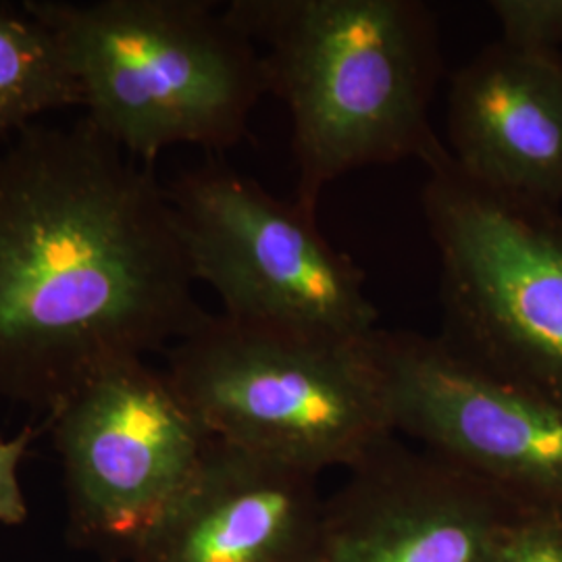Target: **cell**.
<instances>
[{
  "instance_id": "6da1fadb",
  "label": "cell",
  "mask_w": 562,
  "mask_h": 562,
  "mask_svg": "<svg viewBox=\"0 0 562 562\" xmlns=\"http://www.w3.org/2000/svg\"><path fill=\"white\" fill-rule=\"evenodd\" d=\"M167 188L90 121L0 142V396L55 413L206 319Z\"/></svg>"
},
{
  "instance_id": "7a4b0ae2",
  "label": "cell",
  "mask_w": 562,
  "mask_h": 562,
  "mask_svg": "<svg viewBox=\"0 0 562 562\" xmlns=\"http://www.w3.org/2000/svg\"><path fill=\"white\" fill-rule=\"evenodd\" d=\"M223 15L257 46L267 92L290 113L306 211L317 215L346 173L423 159L440 140L429 106L442 42L423 0H234Z\"/></svg>"
},
{
  "instance_id": "3957f363",
  "label": "cell",
  "mask_w": 562,
  "mask_h": 562,
  "mask_svg": "<svg viewBox=\"0 0 562 562\" xmlns=\"http://www.w3.org/2000/svg\"><path fill=\"white\" fill-rule=\"evenodd\" d=\"M53 32L81 109L136 161L173 146H236L267 81L257 46L213 2L27 0Z\"/></svg>"
},
{
  "instance_id": "277c9868",
  "label": "cell",
  "mask_w": 562,
  "mask_h": 562,
  "mask_svg": "<svg viewBox=\"0 0 562 562\" xmlns=\"http://www.w3.org/2000/svg\"><path fill=\"white\" fill-rule=\"evenodd\" d=\"M378 331L352 338L206 315L165 350L167 375L215 440L315 475L348 471L396 436Z\"/></svg>"
},
{
  "instance_id": "5b68a950",
  "label": "cell",
  "mask_w": 562,
  "mask_h": 562,
  "mask_svg": "<svg viewBox=\"0 0 562 562\" xmlns=\"http://www.w3.org/2000/svg\"><path fill=\"white\" fill-rule=\"evenodd\" d=\"M422 206L452 350L562 406V215L469 178L438 140Z\"/></svg>"
},
{
  "instance_id": "8992f818",
  "label": "cell",
  "mask_w": 562,
  "mask_h": 562,
  "mask_svg": "<svg viewBox=\"0 0 562 562\" xmlns=\"http://www.w3.org/2000/svg\"><path fill=\"white\" fill-rule=\"evenodd\" d=\"M194 280L236 322L364 338L380 329L361 267L317 215L250 176L209 161L167 188Z\"/></svg>"
},
{
  "instance_id": "52a82bcc",
  "label": "cell",
  "mask_w": 562,
  "mask_h": 562,
  "mask_svg": "<svg viewBox=\"0 0 562 562\" xmlns=\"http://www.w3.org/2000/svg\"><path fill=\"white\" fill-rule=\"evenodd\" d=\"M69 538L104 561H130L192 482L213 440L167 375L125 359L48 415Z\"/></svg>"
},
{
  "instance_id": "ba28073f",
  "label": "cell",
  "mask_w": 562,
  "mask_h": 562,
  "mask_svg": "<svg viewBox=\"0 0 562 562\" xmlns=\"http://www.w3.org/2000/svg\"><path fill=\"white\" fill-rule=\"evenodd\" d=\"M396 436L529 508L562 510V406L452 350L440 336L380 329Z\"/></svg>"
},
{
  "instance_id": "9c48e42d",
  "label": "cell",
  "mask_w": 562,
  "mask_h": 562,
  "mask_svg": "<svg viewBox=\"0 0 562 562\" xmlns=\"http://www.w3.org/2000/svg\"><path fill=\"white\" fill-rule=\"evenodd\" d=\"M325 496L313 562H496L529 506L398 436Z\"/></svg>"
},
{
  "instance_id": "30bf717a",
  "label": "cell",
  "mask_w": 562,
  "mask_h": 562,
  "mask_svg": "<svg viewBox=\"0 0 562 562\" xmlns=\"http://www.w3.org/2000/svg\"><path fill=\"white\" fill-rule=\"evenodd\" d=\"M323 503L319 475L213 438L134 562H313Z\"/></svg>"
},
{
  "instance_id": "8fae6325",
  "label": "cell",
  "mask_w": 562,
  "mask_h": 562,
  "mask_svg": "<svg viewBox=\"0 0 562 562\" xmlns=\"http://www.w3.org/2000/svg\"><path fill=\"white\" fill-rule=\"evenodd\" d=\"M448 153L504 194L562 202V55H527L494 42L452 76Z\"/></svg>"
},
{
  "instance_id": "7c38bea8",
  "label": "cell",
  "mask_w": 562,
  "mask_h": 562,
  "mask_svg": "<svg viewBox=\"0 0 562 562\" xmlns=\"http://www.w3.org/2000/svg\"><path fill=\"white\" fill-rule=\"evenodd\" d=\"M69 106L81 90L53 32L23 4H0V142Z\"/></svg>"
},
{
  "instance_id": "4fadbf2b",
  "label": "cell",
  "mask_w": 562,
  "mask_h": 562,
  "mask_svg": "<svg viewBox=\"0 0 562 562\" xmlns=\"http://www.w3.org/2000/svg\"><path fill=\"white\" fill-rule=\"evenodd\" d=\"M501 42L527 55H561L562 0H490Z\"/></svg>"
},
{
  "instance_id": "5bb4252c",
  "label": "cell",
  "mask_w": 562,
  "mask_h": 562,
  "mask_svg": "<svg viewBox=\"0 0 562 562\" xmlns=\"http://www.w3.org/2000/svg\"><path fill=\"white\" fill-rule=\"evenodd\" d=\"M496 562H562V510L529 508Z\"/></svg>"
},
{
  "instance_id": "9a60e30c",
  "label": "cell",
  "mask_w": 562,
  "mask_h": 562,
  "mask_svg": "<svg viewBox=\"0 0 562 562\" xmlns=\"http://www.w3.org/2000/svg\"><path fill=\"white\" fill-rule=\"evenodd\" d=\"M38 429L25 427L11 440H0V522L21 525L27 519V504L21 490L20 467Z\"/></svg>"
}]
</instances>
